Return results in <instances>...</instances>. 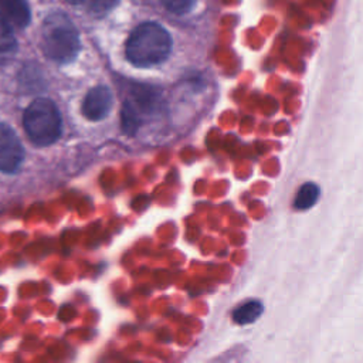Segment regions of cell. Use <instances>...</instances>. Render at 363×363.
<instances>
[{
  "mask_svg": "<svg viewBox=\"0 0 363 363\" xmlns=\"http://www.w3.org/2000/svg\"><path fill=\"white\" fill-rule=\"evenodd\" d=\"M172 51V37L167 30L155 23L139 24L129 35L125 54L130 64L139 68H147L162 64Z\"/></svg>",
  "mask_w": 363,
  "mask_h": 363,
  "instance_id": "cell-1",
  "label": "cell"
},
{
  "mask_svg": "<svg viewBox=\"0 0 363 363\" xmlns=\"http://www.w3.org/2000/svg\"><path fill=\"white\" fill-rule=\"evenodd\" d=\"M43 52L60 64L71 62L79 52L81 41L77 27L62 11L50 13L41 27Z\"/></svg>",
  "mask_w": 363,
  "mask_h": 363,
  "instance_id": "cell-2",
  "label": "cell"
},
{
  "mask_svg": "<svg viewBox=\"0 0 363 363\" xmlns=\"http://www.w3.org/2000/svg\"><path fill=\"white\" fill-rule=\"evenodd\" d=\"M24 129L37 146L54 143L62 130V121L57 105L48 98H37L24 112Z\"/></svg>",
  "mask_w": 363,
  "mask_h": 363,
  "instance_id": "cell-3",
  "label": "cell"
},
{
  "mask_svg": "<svg viewBox=\"0 0 363 363\" xmlns=\"http://www.w3.org/2000/svg\"><path fill=\"white\" fill-rule=\"evenodd\" d=\"M24 159V149L16 132L6 123L0 122V170L14 173Z\"/></svg>",
  "mask_w": 363,
  "mask_h": 363,
  "instance_id": "cell-4",
  "label": "cell"
},
{
  "mask_svg": "<svg viewBox=\"0 0 363 363\" xmlns=\"http://www.w3.org/2000/svg\"><path fill=\"white\" fill-rule=\"evenodd\" d=\"M113 105V96L108 86L98 85L88 91L82 102V113L89 121H101L108 116Z\"/></svg>",
  "mask_w": 363,
  "mask_h": 363,
  "instance_id": "cell-5",
  "label": "cell"
},
{
  "mask_svg": "<svg viewBox=\"0 0 363 363\" xmlns=\"http://www.w3.org/2000/svg\"><path fill=\"white\" fill-rule=\"evenodd\" d=\"M0 16L17 28H24L30 24L31 11L27 0H0Z\"/></svg>",
  "mask_w": 363,
  "mask_h": 363,
  "instance_id": "cell-6",
  "label": "cell"
},
{
  "mask_svg": "<svg viewBox=\"0 0 363 363\" xmlns=\"http://www.w3.org/2000/svg\"><path fill=\"white\" fill-rule=\"evenodd\" d=\"M17 51V40L11 26L0 16V62L10 60Z\"/></svg>",
  "mask_w": 363,
  "mask_h": 363,
  "instance_id": "cell-7",
  "label": "cell"
},
{
  "mask_svg": "<svg viewBox=\"0 0 363 363\" xmlns=\"http://www.w3.org/2000/svg\"><path fill=\"white\" fill-rule=\"evenodd\" d=\"M264 308L259 301H247L245 303L240 305L234 312H233V319L234 322L240 325H247L252 323L258 319V316L262 313Z\"/></svg>",
  "mask_w": 363,
  "mask_h": 363,
  "instance_id": "cell-8",
  "label": "cell"
},
{
  "mask_svg": "<svg viewBox=\"0 0 363 363\" xmlns=\"http://www.w3.org/2000/svg\"><path fill=\"white\" fill-rule=\"evenodd\" d=\"M319 197V187L315 183H305L296 193L294 206L298 210H306L315 204Z\"/></svg>",
  "mask_w": 363,
  "mask_h": 363,
  "instance_id": "cell-9",
  "label": "cell"
},
{
  "mask_svg": "<svg viewBox=\"0 0 363 363\" xmlns=\"http://www.w3.org/2000/svg\"><path fill=\"white\" fill-rule=\"evenodd\" d=\"M162 4L176 14L187 13L196 3V0H160Z\"/></svg>",
  "mask_w": 363,
  "mask_h": 363,
  "instance_id": "cell-10",
  "label": "cell"
},
{
  "mask_svg": "<svg viewBox=\"0 0 363 363\" xmlns=\"http://www.w3.org/2000/svg\"><path fill=\"white\" fill-rule=\"evenodd\" d=\"M118 0H92L88 6V9L92 11V13H96V14H102V13H106L108 10H111L115 4H116Z\"/></svg>",
  "mask_w": 363,
  "mask_h": 363,
  "instance_id": "cell-11",
  "label": "cell"
},
{
  "mask_svg": "<svg viewBox=\"0 0 363 363\" xmlns=\"http://www.w3.org/2000/svg\"><path fill=\"white\" fill-rule=\"evenodd\" d=\"M68 1H69L71 4H74V6H84V7H88L92 0H68Z\"/></svg>",
  "mask_w": 363,
  "mask_h": 363,
  "instance_id": "cell-12",
  "label": "cell"
}]
</instances>
